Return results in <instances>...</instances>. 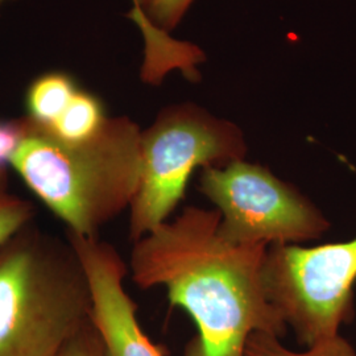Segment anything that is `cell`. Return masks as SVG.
Here are the masks:
<instances>
[{"mask_svg":"<svg viewBox=\"0 0 356 356\" xmlns=\"http://www.w3.org/2000/svg\"><path fill=\"white\" fill-rule=\"evenodd\" d=\"M26 134V118L0 120V169L13 165Z\"/></svg>","mask_w":356,"mask_h":356,"instance_id":"obj_14","label":"cell"},{"mask_svg":"<svg viewBox=\"0 0 356 356\" xmlns=\"http://www.w3.org/2000/svg\"><path fill=\"white\" fill-rule=\"evenodd\" d=\"M24 118L13 169L69 232L97 236L134 201L140 181V128L127 116L107 118L94 136L70 143Z\"/></svg>","mask_w":356,"mask_h":356,"instance_id":"obj_2","label":"cell"},{"mask_svg":"<svg viewBox=\"0 0 356 356\" xmlns=\"http://www.w3.org/2000/svg\"><path fill=\"white\" fill-rule=\"evenodd\" d=\"M35 207L10 191L7 169H0V245L33 220Z\"/></svg>","mask_w":356,"mask_h":356,"instance_id":"obj_12","label":"cell"},{"mask_svg":"<svg viewBox=\"0 0 356 356\" xmlns=\"http://www.w3.org/2000/svg\"><path fill=\"white\" fill-rule=\"evenodd\" d=\"M220 213L189 206L134 244L129 268L143 289L165 286L170 305L194 319L185 356H244L261 331L284 337L286 323L266 292L267 245L235 244L219 232Z\"/></svg>","mask_w":356,"mask_h":356,"instance_id":"obj_1","label":"cell"},{"mask_svg":"<svg viewBox=\"0 0 356 356\" xmlns=\"http://www.w3.org/2000/svg\"><path fill=\"white\" fill-rule=\"evenodd\" d=\"M355 282L356 236L318 247H268L266 292L300 344L339 334L353 316Z\"/></svg>","mask_w":356,"mask_h":356,"instance_id":"obj_5","label":"cell"},{"mask_svg":"<svg viewBox=\"0 0 356 356\" xmlns=\"http://www.w3.org/2000/svg\"><path fill=\"white\" fill-rule=\"evenodd\" d=\"M244 356H356V353L341 334L307 347L304 353H294L281 344L279 337L257 331L247 339Z\"/></svg>","mask_w":356,"mask_h":356,"instance_id":"obj_11","label":"cell"},{"mask_svg":"<svg viewBox=\"0 0 356 356\" xmlns=\"http://www.w3.org/2000/svg\"><path fill=\"white\" fill-rule=\"evenodd\" d=\"M194 0H135L128 17L138 26L144 38V63L141 79L160 85L168 73L179 70L191 82L201 76L197 65L204 61L197 45L179 41L169 35Z\"/></svg>","mask_w":356,"mask_h":356,"instance_id":"obj_8","label":"cell"},{"mask_svg":"<svg viewBox=\"0 0 356 356\" xmlns=\"http://www.w3.org/2000/svg\"><path fill=\"white\" fill-rule=\"evenodd\" d=\"M4 1H8V0H0V4H3Z\"/></svg>","mask_w":356,"mask_h":356,"instance_id":"obj_15","label":"cell"},{"mask_svg":"<svg viewBox=\"0 0 356 356\" xmlns=\"http://www.w3.org/2000/svg\"><path fill=\"white\" fill-rule=\"evenodd\" d=\"M76 91L74 79L65 73L38 76L26 91V116L38 124L51 127L64 113Z\"/></svg>","mask_w":356,"mask_h":356,"instance_id":"obj_9","label":"cell"},{"mask_svg":"<svg viewBox=\"0 0 356 356\" xmlns=\"http://www.w3.org/2000/svg\"><path fill=\"white\" fill-rule=\"evenodd\" d=\"M245 153L236 124L193 103L164 108L141 131L140 181L129 206V238L136 242L165 223L195 169L229 165Z\"/></svg>","mask_w":356,"mask_h":356,"instance_id":"obj_4","label":"cell"},{"mask_svg":"<svg viewBox=\"0 0 356 356\" xmlns=\"http://www.w3.org/2000/svg\"><path fill=\"white\" fill-rule=\"evenodd\" d=\"M86 270L91 292V321L102 337L107 356H163L138 321V306L124 289L127 266L108 243L67 231Z\"/></svg>","mask_w":356,"mask_h":356,"instance_id":"obj_7","label":"cell"},{"mask_svg":"<svg viewBox=\"0 0 356 356\" xmlns=\"http://www.w3.org/2000/svg\"><path fill=\"white\" fill-rule=\"evenodd\" d=\"M200 191L220 213V235L235 244L298 245L330 226L291 184L244 160L202 169Z\"/></svg>","mask_w":356,"mask_h":356,"instance_id":"obj_6","label":"cell"},{"mask_svg":"<svg viewBox=\"0 0 356 356\" xmlns=\"http://www.w3.org/2000/svg\"><path fill=\"white\" fill-rule=\"evenodd\" d=\"M73 244L32 222L0 245V356H56L91 321Z\"/></svg>","mask_w":356,"mask_h":356,"instance_id":"obj_3","label":"cell"},{"mask_svg":"<svg viewBox=\"0 0 356 356\" xmlns=\"http://www.w3.org/2000/svg\"><path fill=\"white\" fill-rule=\"evenodd\" d=\"M56 356H107V351L99 331L90 321Z\"/></svg>","mask_w":356,"mask_h":356,"instance_id":"obj_13","label":"cell"},{"mask_svg":"<svg viewBox=\"0 0 356 356\" xmlns=\"http://www.w3.org/2000/svg\"><path fill=\"white\" fill-rule=\"evenodd\" d=\"M107 118L102 101L98 97L78 90L64 113L49 128L63 140L79 143L94 136Z\"/></svg>","mask_w":356,"mask_h":356,"instance_id":"obj_10","label":"cell"}]
</instances>
